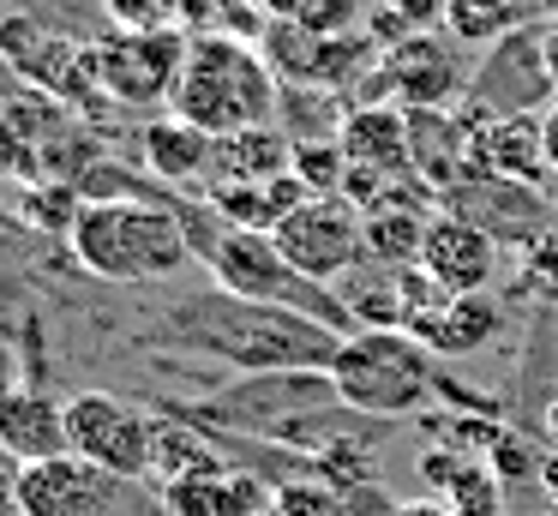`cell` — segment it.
Listing matches in <instances>:
<instances>
[{
  "label": "cell",
  "mask_w": 558,
  "mask_h": 516,
  "mask_svg": "<svg viewBox=\"0 0 558 516\" xmlns=\"http://www.w3.org/2000/svg\"><path fill=\"white\" fill-rule=\"evenodd\" d=\"M13 211H19V223H25V228L66 240V235H73V223H78V211H85V192H78L73 180H25L19 199H13Z\"/></svg>",
  "instance_id": "24"
},
{
  "label": "cell",
  "mask_w": 558,
  "mask_h": 516,
  "mask_svg": "<svg viewBox=\"0 0 558 516\" xmlns=\"http://www.w3.org/2000/svg\"><path fill=\"white\" fill-rule=\"evenodd\" d=\"M438 211H373L366 216V259L390 264V271H402V264L421 259V240H426V223H433Z\"/></svg>",
  "instance_id": "25"
},
{
  "label": "cell",
  "mask_w": 558,
  "mask_h": 516,
  "mask_svg": "<svg viewBox=\"0 0 558 516\" xmlns=\"http://www.w3.org/2000/svg\"><path fill=\"white\" fill-rule=\"evenodd\" d=\"M210 211L222 216L229 228H253V235H277V223H289V211H301L313 192L306 180L294 175H270V180H246V187H217V192H198Z\"/></svg>",
  "instance_id": "19"
},
{
  "label": "cell",
  "mask_w": 558,
  "mask_h": 516,
  "mask_svg": "<svg viewBox=\"0 0 558 516\" xmlns=\"http://www.w3.org/2000/svg\"><path fill=\"white\" fill-rule=\"evenodd\" d=\"M390 516H450V504L445 499H402Z\"/></svg>",
  "instance_id": "38"
},
{
  "label": "cell",
  "mask_w": 558,
  "mask_h": 516,
  "mask_svg": "<svg viewBox=\"0 0 558 516\" xmlns=\"http://www.w3.org/2000/svg\"><path fill=\"white\" fill-rule=\"evenodd\" d=\"M486 468H493V475L505 480V487H522V480H541V463H534V451H529V444H522L510 427L498 432V444L486 451Z\"/></svg>",
  "instance_id": "33"
},
{
  "label": "cell",
  "mask_w": 558,
  "mask_h": 516,
  "mask_svg": "<svg viewBox=\"0 0 558 516\" xmlns=\"http://www.w3.org/2000/svg\"><path fill=\"white\" fill-rule=\"evenodd\" d=\"M385 7L402 12L414 31H433V19H445V0H385Z\"/></svg>",
  "instance_id": "35"
},
{
  "label": "cell",
  "mask_w": 558,
  "mask_h": 516,
  "mask_svg": "<svg viewBox=\"0 0 558 516\" xmlns=\"http://www.w3.org/2000/svg\"><path fill=\"white\" fill-rule=\"evenodd\" d=\"M181 216H186V235H193L198 264L210 271V288H222V295H241V300H265V307L306 312V319L330 324L337 336H354V331H361V319L349 312V300H342L337 288L313 283L306 271H294L289 252H282L270 235L229 228L205 199H198V204H181Z\"/></svg>",
  "instance_id": "2"
},
{
  "label": "cell",
  "mask_w": 558,
  "mask_h": 516,
  "mask_svg": "<svg viewBox=\"0 0 558 516\" xmlns=\"http://www.w3.org/2000/svg\"><path fill=\"white\" fill-rule=\"evenodd\" d=\"M222 516H277V511H270V487L258 475H229Z\"/></svg>",
  "instance_id": "34"
},
{
  "label": "cell",
  "mask_w": 558,
  "mask_h": 516,
  "mask_svg": "<svg viewBox=\"0 0 558 516\" xmlns=\"http://www.w3.org/2000/svg\"><path fill=\"white\" fill-rule=\"evenodd\" d=\"M138 343L162 348L174 360H217L234 379H258V372H330L342 336L306 312L205 288V295L169 300L138 331Z\"/></svg>",
  "instance_id": "1"
},
{
  "label": "cell",
  "mask_w": 558,
  "mask_h": 516,
  "mask_svg": "<svg viewBox=\"0 0 558 516\" xmlns=\"http://www.w3.org/2000/svg\"><path fill=\"white\" fill-rule=\"evenodd\" d=\"M289 168L306 180L313 199H318V192H342V187H349V156H342L337 139H294Z\"/></svg>",
  "instance_id": "29"
},
{
  "label": "cell",
  "mask_w": 558,
  "mask_h": 516,
  "mask_svg": "<svg viewBox=\"0 0 558 516\" xmlns=\"http://www.w3.org/2000/svg\"><path fill=\"white\" fill-rule=\"evenodd\" d=\"M181 475H229L217 444L198 432L186 408H162L150 415V480H181Z\"/></svg>",
  "instance_id": "21"
},
{
  "label": "cell",
  "mask_w": 558,
  "mask_h": 516,
  "mask_svg": "<svg viewBox=\"0 0 558 516\" xmlns=\"http://www.w3.org/2000/svg\"><path fill=\"white\" fill-rule=\"evenodd\" d=\"M541 55H546V79H553V91H558V19L541 24Z\"/></svg>",
  "instance_id": "37"
},
{
  "label": "cell",
  "mask_w": 558,
  "mask_h": 516,
  "mask_svg": "<svg viewBox=\"0 0 558 516\" xmlns=\"http://www.w3.org/2000/svg\"><path fill=\"white\" fill-rule=\"evenodd\" d=\"M0 451L19 463H49L66 451V403L43 384H0Z\"/></svg>",
  "instance_id": "15"
},
{
  "label": "cell",
  "mask_w": 558,
  "mask_h": 516,
  "mask_svg": "<svg viewBox=\"0 0 558 516\" xmlns=\"http://www.w3.org/2000/svg\"><path fill=\"white\" fill-rule=\"evenodd\" d=\"M486 175H510V180H553L546 168V139H541V115H510L486 127Z\"/></svg>",
  "instance_id": "22"
},
{
  "label": "cell",
  "mask_w": 558,
  "mask_h": 516,
  "mask_svg": "<svg viewBox=\"0 0 558 516\" xmlns=\"http://www.w3.org/2000/svg\"><path fill=\"white\" fill-rule=\"evenodd\" d=\"M66 451L114 480H150V415L114 391L66 396Z\"/></svg>",
  "instance_id": "8"
},
{
  "label": "cell",
  "mask_w": 558,
  "mask_h": 516,
  "mask_svg": "<svg viewBox=\"0 0 558 516\" xmlns=\"http://www.w3.org/2000/svg\"><path fill=\"white\" fill-rule=\"evenodd\" d=\"M210 132H198L193 120L181 115H157L145 132H138V156H145L150 180L162 187H193L205 192V175H210Z\"/></svg>",
  "instance_id": "17"
},
{
  "label": "cell",
  "mask_w": 558,
  "mask_h": 516,
  "mask_svg": "<svg viewBox=\"0 0 558 516\" xmlns=\"http://www.w3.org/2000/svg\"><path fill=\"white\" fill-rule=\"evenodd\" d=\"M325 379L342 396V408H354V420H414L438 396V355L409 331L366 324L342 336Z\"/></svg>",
  "instance_id": "5"
},
{
  "label": "cell",
  "mask_w": 558,
  "mask_h": 516,
  "mask_svg": "<svg viewBox=\"0 0 558 516\" xmlns=\"http://www.w3.org/2000/svg\"><path fill=\"white\" fill-rule=\"evenodd\" d=\"M270 511L277 516H361L342 487H330L325 475H294L282 487H270Z\"/></svg>",
  "instance_id": "27"
},
{
  "label": "cell",
  "mask_w": 558,
  "mask_h": 516,
  "mask_svg": "<svg viewBox=\"0 0 558 516\" xmlns=\"http://www.w3.org/2000/svg\"><path fill=\"white\" fill-rule=\"evenodd\" d=\"M133 480L102 475L97 463L61 451L49 463H25L19 475V516H109Z\"/></svg>",
  "instance_id": "12"
},
{
  "label": "cell",
  "mask_w": 558,
  "mask_h": 516,
  "mask_svg": "<svg viewBox=\"0 0 558 516\" xmlns=\"http://www.w3.org/2000/svg\"><path fill=\"white\" fill-rule=\"evenodd\" d=\"M366 79H373V91L361 103H390V108H457L469 96L462 55L433 31H414L397 48H385Z\"/></svg>",
  "instance_id": "10"
},
{
  "label": "cell",
  "mask_w": 558,
  "mask_h": 516,
  "mask_svg": "<svg viewBox=\"0 0 558 516\" xmlns=\"http://www.w3.org/2000/svg\"><path fill=\"white\" fill-rule=\"evenodd\" d=\"M181 7L186 0H102L114 31H169V24H181Z\"/></svg>",
  "instance_id": "31"
},
{
  "label": "cell",
  "mask_w": 558,
  "mask_h": 516,
  "mask_svg": "<svg viewBox=\"0 0 558 516\" xmlns=\"http://www.w3.org/2000/svg\"><path fill=\"white\" fill-rule=\"evenodd\" d=\"M349 168L361 175H414L409 168V115L390 103H354L337 127Z\"/></svg>",
  "instance_id": "16"
},
{
  "label": "cell",
  "mask_w": 558,
  "mask_h": 516,
  "mask_svg": "<svg viewBox=\"0 0 558 516\" xmlns=\"http://www.w3.org/2000/svg\"><path fill=\"white\" fill-rule=\"evenodd\" d=\"M541 432L553 439V451H558V391L546 396V408H541Z\"/></svg>",
  "instance_id": "39"
},
{
  "label": "cell",
  "mask_w": 558,
  "mask_h": 516,
  "mask_svg": "<svg viewBox=\"0 0 558 516\" xmlns=\"http://www.w3.org/2000/svg\"><path fill=\"white\" fill-rule=\"evenodd\" d=\"M402 331H409L414 343H426L438 360L481 355V348L505 331V300H493V295H445L438 307L414 312Z\"/></svg>",
  "instance_id": "14"
},
{
  "label": "cell",
  "mask_w": 558,
  "mask_h": 516,
  "mask_svg": "<svg viewBox=\"0 0 558 516\" xmlns=\"http://www.w3.org/2000/svg\"><path fill=\"white\" fill-rule=\"evenodd\" d=\"M438 211L474 223L498 252H522L534 240L558 235V204L546 199L541 187L529 180H510V175H469L457 187L438 192Z\"/></svg>",
  "instance_id": "7"
},
{
  "label": "cell",
  "mask_w": 558,
  "mask_h": 516,
  "mask_svg": "<svg viewBox=\"0 0 558 516\" xmlns=\"http://www.w3.org/2000/svg\"><path fill=\"white\" fill-rule=\"evenodd\" d=\"M541 139H546V168H553V180H558V96H553V108L541 115Z\"/></svg>",
  "instance_id": "36"
},
{
  "label": "cell",
  "mask_w": 558,
  "mask_h": 516,
  "mask_svg": "<svg viewBox=\"0 0 558 516\" xmlns=\"http://www.w3.org/2000/svg\"><path fill=\"white\" fill-rule=\"evenodd\" d=\"M541 0H445V31L462 48H493L510 31H529Z\"/></svg>",
  "instance_id": "23"
},
{
  "label": "cell",
  "mask_w": 558,
  "mask_h": 516,
  "mask_svg": "<svg viewBox=\"0 0 558 516\" xmlns=\"http://www.w3.org/2000/svg\"><path fill=\"white\" fill-rule=\"evenodd\" d=\"M414 264H421L445 295H486L493 276H498V247L474 223L438 211L433 223H426V240H421V259Z\"/></svg>",
  "instance_id": "13"
},
{
  "label": "cell",
  "mask_w": 558,
  "mask_h": 516,
  "mask_svg": "<svg viewBox=\"0 0 558 516\" xmlns=\"http://www.w3.org/2000/svg\"><path fill=\"white\" fill-rule=\"evenodd\" d=\"M421 480L433 487V499L450 504V516H505V480L450 444H433L421 456Z\"/></svg>",
  "instance_id": "18"
},
{
  "label": "cell",
  "mask_w": 558,
  "mask_h": 516,
  "mask_svg": "<svg viewBox=\"0 0 558 516\" xmlns=\"http://www.w3.org/2000/svg\"><path fill=\"white\" fill-rule=\"evenodd\" d=\"M169 115L193 120L210 139L246 127H277L282 79L246 36H186V60H181V79H174Z\"/></svg>",
  "instance_id": "4"
},
{
  "label": "cell",
  "mask_w": 558,
  "mask_h": 516,
  "mask_svg": "<svg viewBox=\"0 0 558 516\" xmlns=\"http://www.w3.org/2000/svg\"><path fill=\"white\" fill-rule=\"evenodd\" d=\"M265 12L270 19H289V24H306L318 36H349L373 12V0H265Z\"/></svg>",
  "instance_id": "28"
},
{
  "label": "cell",
  "mask_w": 558,
  "mask_h": 516,
  "mask_svg": "<svg viewBox=\"0 0 558 516\" xmlns=\"http://www.w3.org/2000/svg\"><path fill=\"white\" fill-rule=\"evenodd\" d=\"M0 7H7V0H0Z\"/></svg>",
  "instance_id": "41"
},
{
  "label": "cell",
  "mask_w": 558,
  "mask_h": 516,
  "mask_svg": "<svg viewBox=\"0 0 558 516\" xmlns=\"http://www.w3.org/2000/svg\"><path fill=\"white\" fill-rule=\"evenodd\" d=\"M289 151H294V139H282L277 127L222 132V139L210 144L205 192H217V187H246V180H270V175H289Z\"/></svg>",
  "instance_id": "20"
},
{
  "label": "cell",
  "mask_w": 558,
  "mask_h": 516,
  "mask_svg": "<svg viewBox=\"0 0 558 516\" xmlns=\"http://www.w3.org/2000/svg\"><path fill=\"white\" fill-rule=\"evenodd\" d=\"M522 295H541V300H558V235L522 247Z\"/></svg>",
  "instance_id": "32"
},
{
  "label": "cell",
  "mask_w": 558,
  "mask_h": 516,
  "mask_svg": "<svg viewBox=\"0 0 558 516\" xmlns=\"http://www.w3.org/2000/svg\"><path fill=\"white\" fill-rule=\"evenodd\" d=\"M553 79H546V55H541V31H510L505 43L486 48L481 72L469 79L462 108L486 120H510V115H546L553 108Z\"/></svg>",
  "instance_id": "11"
},
{
  "label": "cell",
  "mask_w": 558,
  "mask_h": 516,
  "mask_svg": "<svg viewBox=\"0 0 558 516\" xmlns=\"http://www.w3.org/2000/svg\"><path fill=\"white\" fill-rule=\"evenodd\" d=\"M546 516H558V511H546Z\"/></svg>",
  "instance_id": "40"
},
{
  "label": "cell",
  "mask_w": 558,
  "mask_h": 516,
  "mask_svg": "<svg viewBox=\"0 0 558 516\" xmlns=\"http://www.w3.org/2000/svg\"><path fill=\"white\" fill-rule=\"evenodd\" d=\"M66 252L85 276L114 288H145V283H174L193 271V235H186L181 204L162 199H114V204H85L66 235Z\"/></svg>",
  "instance_id": "3"
},
{
  "label": "cell",
  "mask_w": 558,
  "mask_h": 516,
  "mask_svg": "<svg viewBox=\"0 0 558 516\" xmlns=\"http://www.w3.org/2000/svg\"><path fill=\"white\" fill-rule=\"evenodd\" d=\"M186 60V31H109L85 43V67L114 108H162Z\"/></svg>",
  "instance_id": "6"
},
{
  "label": "cell",
  "mask_w": 558,
  "mask_h": 516,
  "mask_svg": "<svg viewBox=\"0 0 558 516\" xmlns=\"http://www.w3.org/2000/svg\"><path fill=\"white\" fill-rule=\"evenodd\" d=\"M229 475H234V468H229ZM229 475H181V480H162V511H169V516H222Z\"/></svg>",
  "instance_id": "30"
},
{
  "label": "cell",
  "mask_w": 558,
  "mask_h": 516,
  "mask_svg": "<svg viewBox=\"0 0 558 516\" xmlns=\"http://www.w3.org/2000/svg\"><path fill=\"white\" fill-rule=\"evenodd\" d=\"M265 24H270L265 0H186L181 7L186 36H246V43H258Z\"/></svg>",
  "instance_id": "26"
},
{
  "label": "cell",
  "mask_w": 558,
  "mask_h": 516,
  "mask_svg": "<svg viewBox=\"0 0 558 516\" xmlns=\"http://www.w3.org/2000/svg\"><path fill=\"white\" fill-rule=\"evenodd\" d=\"M270 240L289 252L294 271H306L325 288H337V283H349L354 264L366 259V216H361V204H349L342 192H318L301 211H289V223H277Z\"/></svg>",
  "instance_id": "9"
}]
</instances>
